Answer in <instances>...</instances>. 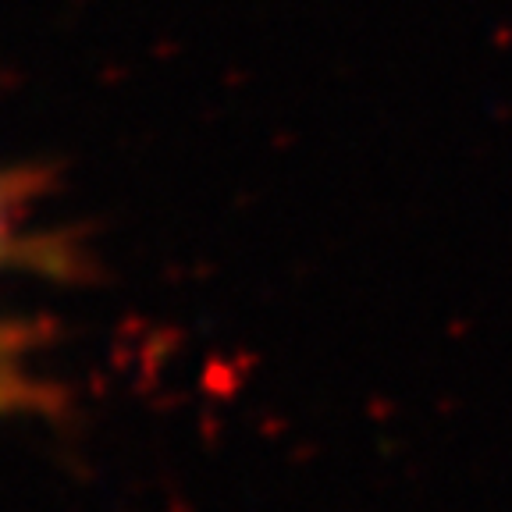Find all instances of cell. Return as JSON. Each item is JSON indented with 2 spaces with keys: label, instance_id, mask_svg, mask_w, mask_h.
<instances>
[{
  "label": "cell",
  "instance_id": "6da1fadb",
  "mask_svg": "<svg viewBox=\"0 0 512 512\" xmlns=\"http://www.w3.org/2000/svg\"><path fill=\"white\" fill-rule=\"evenodd\" d=\"M22 185L15 178H0V253L8 249V239L15 232V210L22 203Z\"/></svg>",
  "mask_w": 512,
  "mask_h": 512
},
{
  "label": "cell",
  "instance_id": "7a4b0ae2",
  "mask_svg": "<svg viewBox=\"0 0 512 512\" xmlns=\"http://www.w3.org/2000/svg\"><path fill=\"white\" fill-rule=\"evenodd\" d=\"M0 377H4V374H0ZM4 395H8V392H4V384H0V399H4Z\"/></svg>",
  "mask_w": 512,
  "mask_h": 512
}]
</instances>
